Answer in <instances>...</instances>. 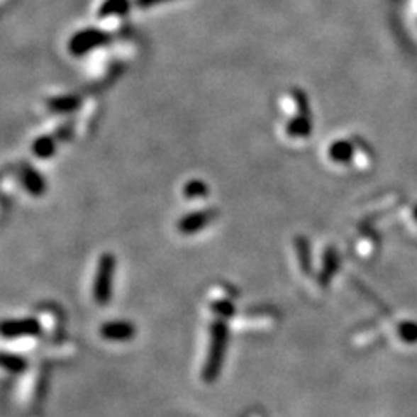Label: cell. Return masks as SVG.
<instances>
[{
  "mask_svg": "<svg viewBox=\"0 0 417 417\" xmlns=\"http://www.w3.org/2000/svg\"><path fill=\"white\" fill-rule=\"evenodd\" d=\"M208 188L206 187V184L202 183V181L195 179V181H190V183L184 187V195H187V199H204V196L207 195Z\"/></svg>",
  "mask_w": 417,
  "mask_h": 417,
  "instance_id": "30bf717a",
  "label": "cell"
},
{
  "mask_svg": "<svg viewBox=\"0 0 417 417\" xmlns=\"http://www.w3.org/2000/svg\"><path fill=\"white\" fill-rule=\"evenodd\" d=\"M79 103L80 101L77 96H61V98L51 99V101H49V106H51V110H54V111L67 113V111L75 110V108L79 106Z\"/></svg>",
  "mask_w": 417,
  "mask_h": 417,
  "instance_id": "ba28073f",
  "label": "cell"
},
{
  "mask_svg": "<svg viewBox=\"0 0 417 417\" xmlns=\"http://www.w3.org/2000/svg\"><path fill=\"white\" fill-rule=\"evenodd\" d=\"M40 327L32 318L25 320H11L0 326V332L7 338H21V335H35L38 334Z\"/></svg>",
  "mask_w": 417,
  "mask_h": 417,
  "instance_id": "5b68a950",
  "label": "cell"
},
{
  "mask_svg": "<svg viewBox=\"0 0 417 417\" xmlns=\"http://www.w3.org/2000/svg\"><path fill=\"white\" fill-rule=\"evenodd\" d=\"M113 269H115V260L110 254H104L99 261L98 273H96L94 282V299L98 303H108L111 296V284H113Z\"/></svg>",
  "mask_w": 417,
  "mask_h": 417,
  "instance_id": "6da1fadb",
  "label": "cell"
},
{
  "mask_svg": "<svg viewBox=\"0 0 417 417\" xmlns=\"http://www.w3.org/2000/svg\"><path fill=\"white\" fill-rule=\"evenodd\" d=\"M216 218V211H200V212H191V214L184 216L183 219L177 225V230L184 235H191L200 231L202 228H206L212 219Z\"/></svg>",
  "mask_w": 417,
  "mask_h": 417,
  "instance_id": "277c9868",
  "label": "cell"
},
{
  "mask_svg": "<svg viewBox=\"0 0 417 417\" xmlns=\"http://www.w3.org/2000/svg\"><path fill=\"white\" fill-rule=\"evenodd\" d=\"M127 11V2L126 0H111L106 6H103L101 16H117V14Z\"/></svg>",
  "mask_w": 417,
  "mask_h": 417,
  "instance_id": "8fae6325",
  "label": "cell"
},
{
  "mask_svg": "<svg viewBox=\"0 0 417 417\" xmlns=\"http://www.w3.org/2000/svg\"><path fill=\"white\" fill-rule=\"evenodd\" d=\"M104 40H106V37H104V33L99 32V30H84V32L77 33L75 37L72 38V42H70V51L79 56V54H84L91 51V49L98 48Z\"/></svg>",
  "mask_w": 417,
  "mask_h": 417,
  "instance_id": "3957f363",
  "label": "cell"
},
{
  "mask_svg": "<svg viewBox=\"0 0 417 417\" xmlns=\"http://www.w3.org/2000/svg\"><path fill=\"white\" fill-rule=\"evenodd\" d=\"M4 2H6V0H0V6H2V4H4Z\"/></svg>",
  "mask_w": 417,
  "mask_h": 417,
  "instance_id": "4fadbf2b",
  "label": "cell"
},
{
  "mask_svg": "<svg viewBox=\"0 0 417 417\" xmlns=\"http://www.w3.org/2000/svg\"><path fill=\"white\" fill-rule=\"evenodd\" d=\"M226 326L223 322H218L212 326V345H211V357L207 362V372L216 374L218 370L219 360H221L223 353H225V345H226Z\"/></svg>",
  "mask_w": 417,
  "mask_h": 417,
  "instance_id": "7a4b0ae2",
  "label": "cell"
},
{
  "mask_svg": "<svg viewBox=\"0 0 417 417\" xmlns=\"http://www.w3.org/2000/svg\"><path fill=\"white\" fill-rule=\"evenodd\" d=\"M103 338L111 341H127L134 335V326L129 322H110L101 327Z\"/></svg>",
  "mask_w": 417,
  "mask_h": 417,
  "instance_id": "8992f818",
  "label": "cell"
},
{
  "mask_svg": "<svg viewBox=\"0 0 417 417\" xmlns=\"http://www.w3.org/2000/svg\"><path fill=\"white\" fill-rule=\"evenodd\" d=\"M54 150H56V143H54V139L49 136L38 138L33 145L35 155L40 158H49L54 153Z\"/></svg>",
  "mask_w": 417,
  "mask_h": 417,
  "instance_id": "9c48e42d",
  "label": "cell"
},
{
  "mask_svg": "<svg viewBox=\"0 0 417 417\" xmlns=\"http://www.w3.org/2000/svg\"><path fill=\"white\" fill-rule=\"evenodd\" d=\"M158 2H164V0H138V4L141 7H148V6H153V4H158Z\"/></svg>",
  "mask_w": 417,
  "mask_h": 417,
  "instance_id": "7c38bea8",
  "label": "cell"
},
{
  "mask_svg": "<svg viewBox=\"0 0 417 417\" xmlns=\"http://www.w3.org/2000/svg\"><path fill=\"white\" fill-rule=\"evenodd\" d=\"M21 181H23V184H25L26 190H28L30 193H33V195H40L45 188L44 179H42L37 172L32 171V169H25V171H23Z\"/></svg>",
  "mask_w": 417,
  "mask_h": 417,
  "instance_id": "52a82bcc",
  "label": "cell"
}]
</instances>
